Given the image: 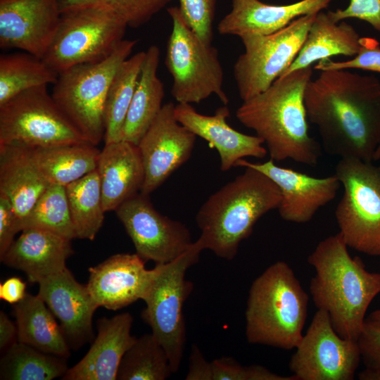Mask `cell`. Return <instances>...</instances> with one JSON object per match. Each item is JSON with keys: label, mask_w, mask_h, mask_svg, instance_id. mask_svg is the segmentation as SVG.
Instances as JSON below:
<instances>
[{"label": "cell", "mask_w": 380, "mask_h": 380, "mask_svg": "<svg viewBox=\"0 0 380 380\" xmlns=\"http://www.w3.org/2000/svg\"><path fill=\"white\" fill-rule=\"evenodd\" d=\"M327 153L373 162L380 144V80L348 69L320 71L304 95Z\"/></svg>", "instance_id": "obj_1"}, {"label": "cell", "mask_w": 380, "mask_h": 380, "mask_svg": "<svg viewBox=\"0 0 380 380\" xmlns=\"http://www.w3.org/2000/svg\"><path fill=\"white\" fill-rule=\"evenodd\" d=\"M312 66L279 77L262 93L243 101L236 115L267 146L270 159H291L314 166L321 156L309 134L304 95L312 79Z\"/></svg>", "instance_id": "obj_2"}, {"label": "cell", "mask_w": 380, "mask_h": 380, "mask_svg": "<svg viewBox=\"0 0 380 380\" xmlns=\"http://www.w3.org/2000/svg\"><path fill=\"white\" fill-rule=\"evenodd\" d=\"M348 248L339 232L319 242L308 257L315 270L309 289L314 305L328 313L336 333L357 341L366 312L380 293V274L369 272Z\"/></svg>", "instance_id": "obj_3"}, {"label": "cell", "mask_w": 380, "mask_h": 380, "mask_svg": "<svg viewBox=\"0 0 380 380\" xmlns=\"http://www.w3.org/2000/svg\"><path fill=\"white\" fill-rule=\"evenodd\" d=\"M244 167L242 174L210 195L196 216L204 250L227 260L236 257L255 223L277 209L281 201L280 191L271 179L253 167Z\"/></svg>", "instance_id": "obj_4"}, {"label": "cell", "mask_w": 380, "mask_h": 380, "mask_svg": "<svg viewBox=\"0 0 380 380\" xmlns=\"http://www.w3.org/2000/svg\"><path fill=\"white\" fill-rule=\"evenodd\" d=\"M309 297L284 261L270 265L252 282L245 310V334L251 344L290 350L303 334Z\"/></svg>", "instance_id": "obj_5"}, {"label": "cell", "mask_w": 380, "mask_h": 380, "mask_svg": "<svg viewBox=\"0 0 380 380\" xmlns=\"http://www.w3.org/2000/svg\"><path fill=\"white\" fill-rule=\"evenodd\" d=\"M137 43L136 39H123L107 58L68 68L58 73L53 84V100L92 145L97 146L103 140L104 107L109 87Z\"/></svg>", "instance_id": "obj_6"}, {"label": "cell", "mask_w": 380, "mask_h": 380, "mask_svg": "<svg viewBox=\"0 0 380 380\" xmlns=\"http://www.w3.org/2000/svg\"><path fill=\"white\" fill-rule=\"evenodd\" d=\"M167 11L172 20V31L165 63L172 78V96L177 103L191 104L215 94L227 105L229 100L223 89L224 71L217 49L196 36L178 6Z\"/></svg>", "instance_id": "obj_7"}, {"label": "cell", "mask_w": 380, "mask_h": 380, "mask_svg": "<svg viewBox=\"0 0 380 380\" xmlns=\"http://www.w3.org/2000/svg\"><path fill=\"white\" fill-rule=\"evenodd\" d=\"M203 250L198 239L177 258L160 264L159 272L143 300L146 308L141 317L166 351L172 373L179 371L182 360L186 345L183 308L194 289L186 273L198 262Z\"/></svg>", "instance_id": "obj_8"}, {"label": "cell", "mask_w": 380, "mask_h": 380, "mask_svg": "<svg viewBox=\"0 0 380 380\" xmlns=\"http://www.w3.org/2000/svg\"><path fill=\"white\" fill-rule=\"evenodd\" d=\"M335 176L343 186L335 217L348 248L380 256V166L355 158H341Z\"/></svg>", "instance_id": "obj_9"}, {"label": "cell", "mask_w": 380, "mask_h": 380, "mask_svg": "<svg viewBox=\"0 0 380 380\" xmlns=\"http://www.w3.org/2000/svg\"><path fill=\"white\" fill-rule=\"evenodd\" d=\"M127 27L113 11L101 6L62 12L42 59L58 73L77 65L100 61L124 39Z\"/></svg>", "instance_id": "obj_10"}, {"label": "cell", "mask_w": 380, "mask_h": 380, "mask_svg": "<svg viewBox=\"0 0 380 380\" xmlns=\"http://www.w3.org/2000/svg\"><path fill=\"white\" fill-rule=\"evenodd\" d=\"M89 143L58 106L47 86L24 91L0 105V144L45 148Z\"/></svg>", "instance_id": "obj_11"}, {"label": "cell", "mask_w": 380, "mask_h": 380, "mask_svg": "<svg viewBox=\"0 0 380 380\" xmlns=\"http://www.w3.org/2000/svg\"><path fill=\"white\" fill-rule=\"evenodd\" d=\"M316 15L299 17L270 34H247L240 38L244 51L234 63L233 73L242 101L266 90L289 68Z\"/></svg>", "instance_id": "obj_12"}, {"label": "cell", "mask_w": 380, "mask_h": 380, "mask_svg": "<svg viewBox=\"0 0 380 380\" xmlns=\"http://www.w3.org/2000/svg\"><path fill=\"white\" fill-rule=\"evenodd\" d=\"M295 349L289 367L296 380H353L361 360L357 341L341 337L322 310Z\"/></svg>", "instance_id": "obj_13"}, {"label": "cell", "mask_w": 380, "mask_h": 380, "mask_svg": "<svg viewBox=\"0 0 380 380\" xmlns=\"http://www.w3.org/2000/svg\"><path fill=\"white\" fill-rule=\"evenodd\" d=\"M115 211L130 237L136 253L144 261L151 260L156 264L170 262L194 242L186 226L157 211L148 195L139 192Z\"/></svg>", "instance_id": "obj_14"}, {"label": "cell", "mask_w": 380, "mask_h": 380, "mask_svg": "<svg viewBox=\"0 0 380 380\" xmlns=\"http://www.w3.org/2000/svg\"><path fill=\"white\" fill-rule=\"evenodd\" d=\"M175 108L172 102L163 104L137 145L144 169V195L157 189L191 156L196 136L177 121Z\"/></svg>", "instance_id": "obj_15"}, {"label": "cell", "mask_w": 380, "mask_h": 380, "mask_svg": "<svg viewBox=\"0 0 380 380\" xmlns=\"http://www.w3.org/2000/svg\"><path fill=\"white\" fill-rule=\"evenodd\" d=\"M61 14L58 0H0V48L42 58Z\"/></svg>", "instance_id": "obj_16"}, {"label": "cell", "mask_w": 380, "mask_h": 380, "mask_svg": "<svg viewBox=\"0 0 380 380\" xmlns=\"http://www.w3.org/2000/svg\"><path fill=\"white\" fill-rule=\"evenodd\" d=\"M270 159L262 163L239 160L236 167H251L265 174L278 186L281 201L277 208L285 221L305 223L310 221L317 210L331 202L341 187L334 175L317 178L277 165Z\"/></svg>", "instance_id": "obj_17"}, {"label": "cell", "mask_w": 380, "mask_h": 380, "mask_svg": "<svg viewBox=\"0 0 380 380\" xmlns=\"http://www.w3.org/2000/svg\"><path fill=\"white\" fill-rule=\"evenodd\" d=\"M159 270H147L137 253H118L89 269L87 287L98 307L118 310L144 300Z\"/></svg>", "instance_id": "obj_18"}, {"label": "cell", "mask_w": 380, "mask_h": 380, "mask_svg": "<svg viewBox=\"0 0 380 380\" xmlns=\"http://www.w3.org/2000/svg\"><path fill=\"white\" fill-rule=\"evenodd\" d=\"M37 284L39 296L59 320L68 345L76 348L91 341L92 319L99 307L87 285L79 283L67 267Z\"/></svg>", "instance_id": "obj_19"}, {"label": "cell", "mask_w": 380, "mask_h": 380, "mask_svg": "<svg viewBox=\"0 0 380 380\" xmlns=\"http://www.w3.org/2000/svg\"><path fill=\"white\" fill-rule=\"evenodd\" d=\"M229 113L227 105L218 108L213 115L199 113L189 103H177L175 108L180 124L217 150L222 171L236 167V163L246 157L263 158L267 154L261 138L241 133L227 123Z\"/></svg>", "instance_id": "obj_20"}, {"label": "cell", "mask_w": 380, "mask_h": 380, "mask_svg": "<svg viewBox=\"0 0 380 380\" xmlns=\"http://www.w3.org/2000/svg\"><path fill=\"white\" fill-rule=\"evenodd\" d=\"M132 323L129 312L99 319L97 335L89 350L61 379L115 380L123 355L137 340L131 334Z\"/></svg>", "instance_id": "obj_21"}, {"label": "cell", "mask_w": 380, "mask_h": 380, "mask_svg": "<svg viewBox=\"0 0 380 380\" xmlns=\"http://www.w3.org/2000/svg\"><path fill=\"white\" fill-rule=\"evenodd\" d=\"M334 0H300L286 5H272L260 0H232V9L220 21L217 30L241 38L247 34L276 32L295 19L317 13Z\"/></svg>", "instance_id": "obj_22"}, {"label": "cell", "mask_w": 380, "mask_h": 380, "mask_svg": "<svg viewBox=\"0 0 380 380\" xmlns=\"http://www.w3.org/2000/svg\"><path fill=\"white\" fill-rule=\"evenodd\" d=\"M11 243L1 261L23 272L30 282L58 273L66 268L73 253L71 240L39 228H27Z\"/></svg>", "instance_id": "obj_23"}, {"label": "cell", "mask_w": 380, "mask_h": 380, "mask_svg": "<svg viewBox=\"0 0 380 380\" xmlns=\"http://www.w3.org/2000/svg\"><path fill=\"white\" fill-rule=\"evenodd\" d=\"M96 171L106 213L141 192L144 169L137 145L122 140L104 144Z\"/></svg>", "instance_id": "obj_24"}, {"label": "cell", "mask_w": 380, "mask_h": 380, "mask_svg": "<svg viewBox=\"0 0 380 380\" xmlns=\"http://www.w3.org/2000/svg\"><path fill=\"white\" fill-rule=\"evenodd\" d=\"M49 185L33 160L32 148L20 144H0V193L11 201L20 227Z\"/></svg>", "instance_id": "obj_25"}, {"label": "cell", "mask_w": 380, "mask_h": 380, "mask_svg": "<svg viewBox=\"0 0 380 380\" xmlns=\"http://www.w3.org/2000/svg\"><path fill=\"white\" fill-rule=\"evenodd\" d=\"M360 39L351 25L344 20L336 23L327 13L320 11L295 60L280 77L334 56H355L360 48Z\"/></svg>", "instance_id": "obj_26"}, {"label": "cell", "mask_w": 380, "mask_h": 380, "mask_svg": "<svg viewBox=\"0 0 380 380\" xmlns=\"http://www.w3.org/2000/svg\"><path fill=\"white\" fill-rule=\"evenodd\" d=\"M159 60V48L150 46L146 51L120 140L138 145L163 106L164 86L158 76Z\"/></svg>", "instance_id": "obj_27"}, {"label": "cell", "mask_w": 380, "mask_h": 380, "mask_svg": "<svg viewBox=\"0 0 380 380\" xmlns=\"http://www.w3.org/2000/svg\"><path fill=\"white\" fill-rule=\"evenodd\" d=\"M17 341L46 353L67 358L70 346L54 315L39 296L27 293L13 304Z\"/></svg>", "instance_id": "obj_28"}, {"label": "cell", "mask_w": 380, "mask_h": 380, "mask_svg": "<svg viewBox=\"0 0 380 380\" xmlns=\"http://www.w3.org/2000/svg\"><path fill=\"white\" fill-rule=\"evenodd\" d=\"M89 143L32 148L33 160L50 184L67 186L96 170L100 150Z\"/></svg>", "instance_id": "obj_29"}, {"label": "cell", "mask_w": 380, "mask_h": 380, "mask_svg": "<svg viewBox=\"0 0 380 380\" xmlns=\"http://www.w3.org/2000/svg\"><path fill=\"white\" fill-rule=\"evenodd\" d=\"M145 56L146 51H141L129 56L119 66L112 80L104 107V144L120 141Z\"/></svg>", "instance_id": "obj_30"}, {"label": "cell", "mask_w": 380, "mask_h": 380, "mask_svg": "<svg viewBox=\"0 0 380 380\" xmlns=\"http://www.w3.org/2000/svg\"><path fill=\"white\" fill-rule=\"evenodd\" d=\"M68 369L65 358L17 341L4 351L0 379L52 380L62 378Z\"/></svg>", "instance_id": "obj_31"}, {"label": "cell", "mask_w": 380, "mask_h": 380, "mask_svg": "<svg viewBox=\"0 0 380 380\" xmlns=\"http://www.w3.org/2000/svg\"><path fill=\"white\" fill-rule=\"evenodd\" d=\"M65 187L77 238L93 241L106 213L96 170Z\"/></svg>", "instance_id": "obj_32"}, {"label": "cell", "mask_w": 380, "mask_h": 380, "mask_svg": "<svg viewBox=\"0 0 380 380\" xmlns=\"http://www.w3.org/2000/svg\"><path fill=\"white\" fill-rule=\"evenodd\" d=\"M58 73L42 58L27 52L0 56V105L20 93L54 84Z\"/></svg>", "instance_id": "obj_33"}, {"label": "cell", "mask_w": 380, "mask_h": 380, "mask_svg": "<svg viewBox=\"0 0 380 380\" xmlns=\"http://www.w3.org/2000/svg\"><path fill=\"white\" fill-rule=\"evenodd\" d=\"M173 374L166 351L156 338H137L123 355L116 380H164Z\"/></svg>", "instance_id": "obj_34"}, {"label": "cell", "mask_w": 380, "mask_h": 380, "mask_svg": "<svg viewBox=\"0 0 380 380\" xmlns=\"http://www.w3.org/2000/svg\"><path fill=\"white\" fill-rule=\"evenodd\" d=\"M21 228L22 231L27 228L47 230L71 241L77 238L65 187L50 184L23 220Z\"/></svg>", "instance_id": "obj_35"}, {"label": "cell", "mask_w": 380, "mask_h": 380, "mask_svg": "<svg viewBox=\"0 0 380 380\" xmlns=\"http://www.w3.org/2000/svg\"><path fill=\"white\" fill-rule=\"evenodd\" d=\"M61 12L88 6H101L113 11L127 27L147 23L172 0H58Z\"/></svg>", "instance_id": "obj_36"}, {"label": "cell", "mask_w": 380, "mask_h": 380, "mask_svg": "<svg viewBox=\"0 0 380 380\" xmlns=\"http://www.w3.org/2000/svg\"><path fill=\"white\" fill-rule=\"evenodd\" d=\"M211 364L213 380H296L292 374L279 375L261 365L243 366L231 357H221Z\"/></svg>", "instance_id": "obj_37"}, {"label": "cell", "mask_w": 380, "mask_h": 380, "mask_svg": "<svg viewBox=\"0 0 380 380\" xmlns=\"http://www.w3.org/2000/svg\"><path fill=\"white\" fill-rule=\"evenodd\" d=\"M186 23L205 44H212L216 0H177Z\"/></svg>", "instance_id": "obj_38"}, {"label": "cell", "mask_w": 380, "mask_h": 380, "mask_svg": "<svg viewBox=\"0 0 380 380\" xmlns=\"http://www.w3.org/2000/svg\"><path fill=\"white\" fill-rule=\"evenodd\" d=\"M357 341L365 365L359 379L380 380V324L366 318Z\"/></svg>", "instance_id": "obj_39"}, {"label": "cell", "mask_w": 380, "mask_h": 380, "mask_svg": "<svg viewBox=\"0 0 380 380\" xmlns=\"http://www.w3.org/2000/svg\"><path fill=\"white\" fill-rule=\"evenodd\" d=\"M314 68L319 71L332 69H361L380 72L379 44L374 39L361 37L360 50L353 58L343 61L324 59L319 61Z\"/></svg>", "instance_id": "obj_40"}, {"label": "cell", "mask_w": 380, "mask_h": 380, "mask_svg": "<svg viewBox=\"0 0 380 380\" xmlns=\"http://www.w3.org/2000/svg\"><path fill=\"white\" fill-rule=\"evenodd\" d=\"M327 13L336 23L357 18L367 22L380 32V0H350L346 8L328 11Z\"/></svg>", "instance_id": "obj_41"}, {"label": "cell", "mask_w": 380, "mask_h": 380, "mask_svg": "<svg viewBox=\"0 0 380 380\" xmlns=\"http://www.w3.org/2000/svg\"><path fill=\"white\" fill-rule=\"evenodd\" d=\"M21 232L20 220L9 198L0 193V258L14 241L15 234Z\"/></svg>", "instance_id": "obj_42"}, {"label": "cell", "mask_w": 380, "mask_h": 380, "mask_svg": "<svg viewBox=\"0 0 380 380\" xmlns=\"http://www.w3.org/2000/svg\"><path fill=\"white\" fill-rule=\"evenodd\" d=\"M186 380H213L212 364L204 357L199 348L193 344L189 358Z\"/></svg>", "instance_id": "obj_43"}, {"label": "cell", "mask_w": 380, "mask_h": 380, "mask_svg": "<svg viewBox=\"0 0 380 380\" xmlns=\"http://www.w3.org/2000/svg\"><path fill=\"white\" fill-rule=\"evenodd\" d=\"M26 293V283L20 278L11 277L0 284V298L10 304L19 302Z\"/></svg>", "instance_id": "obj_44"}, {"label": "cell", "mask_w": 380, "mask_h": 380, "mask_svg": "<svg viewBox=\"0 0 380 380\" xmlns=\"http://www.w3.org/2000/svg\"><path fill=\"white\" fill-rule=\"evenodd\" d=\"M17 326L7 315L0 311V350H6L17 340Z\"/></svg>", "instance_id": "obj_45"}, {"label": "cell", "mask_w": 380, "mask_h": 380, "mask_svg": "<svg viewBox=\"0 0 380 380\" xmlns=\"http://www.w3.org/2000/svg\"><path fill=\"white\" fill-rule=\"evenodd\" d=\"M367 319L380 324V308L371 312Z\"/></svg>", "instance_id": "obj_46"}, {"label": "cell", "mask_w": 380, "mask_h": 380, "mask_svg": "<svg viewBox=\"0 0 380 380\" xmlns=\"http://www.w3.org/2000/svg\"><path fill=\"white\" fill-rule=\"evenodd\" d=\"M380 160V144L376 150V152L374 156V160Z\"/></svg>", "instance_id": "obj_47"}]
</instances>
